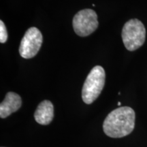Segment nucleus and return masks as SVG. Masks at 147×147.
Segmentation results:
<instances>
[{
	"mask_svg": "<svg viewBox=\"0 0 147 147\" xmlns=\"http://www.w3.org/2000/svg\"><path fill=\"white\" fill-rule=\"evenodd\" d=\"M96 12L91 9H84L73 18V28L79 36L86 37L93 33L98 27Z\"/></svg>",
	"mask_w": 147,
	"mask_h": 147,
	"instance_id": "obj_4",
	"label": "nucleus"
},
{
	"mask_svg": "<svg viewBox=\"0 0 147 147\" xmlns=\"http://www.w3.org/2000/svg\"><path fill=\"white\" fill-rule=\"evenodd\" d=\"M22 100L21 97L14 92H8L4 100L0 104V117L5 119L21 108Z\"/></svg>",
	"mask_w": 147,
	"mask_h": 147,
	"instance_id": "obj_6",
	"label": "nucleus"
},
{
	"mask_svg": "<svg viewBox=\"0 0 147 147\" xmlns=\"http://www.w3.org/2000/svg\"><path fill=\"white\" fill-rule=\"evenodd\" d=\"M146 38V29L139 20L131 19L125 24L122 29V40L128 51L137 50L144 45Z\"/></svg>",
	"mask_w": 147,
	"mask_h": 147,
	"instance_id": "obj_3",
	"label": "nucleus"
},
{
	"mask_svg": "<svg viewBox=\"0 0 147 147\" xmlns=\"http://www.w3.org/2000/svg\"><path fill=\"white\" fill-rule=\"evenodd\" d=\"M8 32L4 23L2 21H0V42L5 43L8 40Z\"/></svg>",
	"mask_w": 147,
	"mask_h": 147,
	"instance_id": "obj_8",
	"label": "nucleus"
},
{
	"mask_svg": "<svg viewBox=\"0 0 147 147\" xmlns=\"http://www.w3.org/2000/svg\"><path fill=\"white\" fill-rule=\"evenodd\" d=\"M54 117V107L51 102L44 100L37 107L34 113L36 122L40 125H47L51 123Z\"/></svg>",
	"mask_w": 147,
	"mask_h": 147,
	"instance_id": "obj_7",
	"label": "nucleus"
},
{
	"mask_svg": "<svg viewBox=\"0 0 147 147\" xmlns=\"http://www.w3.org/2000/svg\"><path fill=\"white\" fill-rule=\"evenodd\" d=\"M118 106H121V102H118Z\"/></svg>",
	"mask_w": 147,
	"mask_h": 147,
	"instance_id": "obj_9",
	"label": "nucleus"
},
{
	"mask_svg": "<svg viewBox=\"0 0 147 147\" xmlns=\"http://www.w3.org/2000/svg\"><path fill=\"white\" fill-rule=\"evenodd\" d=\"M105 71L102 66L97 65L91 69L82 87V97L85 104H92L99 97L105 84Z\"/></svg>",
	"mask_w": 147,
	"mask_h": 147,
	"instance_id": "obj_2",
	"label": "nucleus"
},
{
	"mask_svg": "<svg viewBox=\"0 0 147 147\" xmlns=\"http://www.w3.org/2000/svg\"><path fill=\"white\" fill-rule=\"evenodd\" d=\"M135 112L128 106L119 107L108 114L103 129L110 138H122L131 134L135 127Z\"/></svg>",
	"mask_w": 147,
	"mask_h": 147,
	"instance_id": "obj_1",
	"label": "nucleus"
},
{
	"mask_svg": "<svg viewBox=\"0 0 147 147\" xmlns=\"http://www.w3.org/2000/svg\"><path fill=\"white\" fill-rule=\"evenodd\" d=\"M42 35L36 27H31L24 35L19 47V53L23 58L31 59L38 54L42 44Z\"/></svg>",
	"mask_w": 147,
	"mask_h": 147,
	"instance_id": "obj_5",
	"label": "nucleus"
}]
</instances>
